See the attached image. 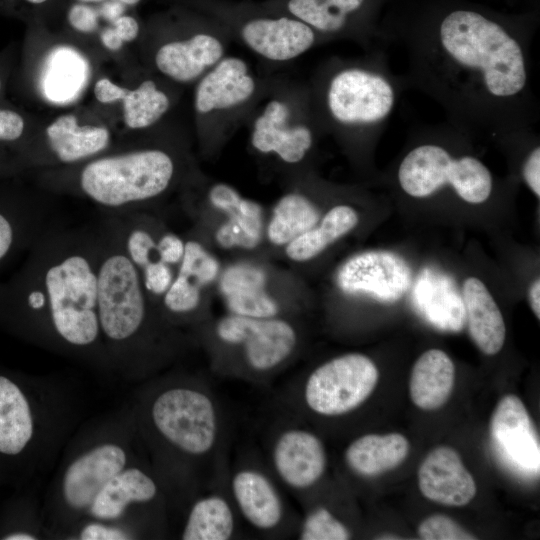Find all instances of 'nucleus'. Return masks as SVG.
Masks as SVG:
<instances>
[{
	"instance_id": "nucleus-23",
	"label": "nucleus",
	"mask_w": 540,
	"mask_h": 540,
	"mask_svg": "<svg viewBox=\"0 0 540 540\" xmlns=\"http://www.w3.org/2000/svg\"><path fill=\"white\" fill-rule=\"evenodd\" d=\"M159 495L156 479L143 467L130 463L99 491L85 516L124 524V517L133 507L150 505Z\"/></svg>"
},
{
	"instance_id": "nucleus-51",
	"label": "nucleus",
	"mask_w": 540,
	"mask_h": 540,
	"mask_svg": "<svg viewBox=\"0 0 540 540\" xmlns=\"http://www.w3.org/2000/svg\"><path fill=\"white\" fill-rule=\"evenodd\" d=\"M31 4H41V3H44L46 2L47 0H25Z\"/></svg>"
},
{
	"instance_id": "nucleus-43",
	"label": "nucleus",
	"mask_w": 540,
	"mask_h": 540,
	"mask_svg": "<svg viewBox=\"0 0 540 540\" xmlns=\"http://www.w3.org/2000/svg\"><path fill=\"white\" fill-rule=\"evenodd\" d=\"M67 18L71 27L81 33H91L98 27L97 13L87 4L77 3L72 5Z\"/></svg>"
},
{
	"instance_id": "nucleus-15",
	"label": "nucleus",
	"mask_w": 540,
	"mask_h": 540,
	"mask_svg": "<svg viewBox=\"0 0 540 540\" xmlns=\"http://www.w3.org/2000/svg\"><path fill=\"white\" fill-rule=\"evenodd\" d=\"M214 334L223 345L236 348L246 375L262 376L279 368L293 354L297 333L288 321L228 314L215 325Z\"/></svg>"
},
{
	"instance_id": "nucleus-25",
	"label": "nucleus",
	"mask_w": 540,
	"mask_h": 540,
	"mask_svg": "<svg viewBox=\"0 0 540 540\" xmlns=\"http://www.w3.org/2000/svg\"><path fill=\"white\" fill-rule=\"evenodd\" d=\"M38 412L28 394L12 378L0 374V454L18 456L38 431Z\"/></svg>"
},
{
	"instance_id": "nucleus-10",
	"label": "nucleus",
	"mask_w": 540,
	"mask_h": 540,
	"mask_svg": "<svg viewBox=\"0 0 540 540\" xmlns=\"http://www.w3.org/2000/svg\"><path fill=\"white\" fill-rule=\"evenodd\" d=\"M143 414L158 444L184 460L203 459L218 443V407L196 384L177 382L159 388L145 404Z\"/></svg>"
},
{
	"instance_id": "nucleus-1",
	"label": "nucleus",
	"mask_w": 540,
	"mask_h": 540,
	"mask_svg": "<svg viewBox=\"0 0 540 540\" xmlns=\"http://www.w3.org/2000/svg\"><path fill=\"white\" fill-rule=\"evenodd\" d=\"M528 28L453 5L380 27V44L402 48L407 86L435 101L449 124L466 135L505 140L529 135L539 119Z\"/></svg>"
},
{
	"instance_id": "nucleus-19",
	"label": "nucleus",
	"mask_w": 540,
	"mask_h": 540,
	"mask_svg": "<svg viewBox=\"0 0 540 540\" xmlns=\"http://www.w3.org/2000/svg\"><path fill=\"white\" fill-rule=\"evenodd\" d=\"M492 442L514 470L529 475L539 471V440L530 415L514 394L503 396L490 420Z\"/></svg>"
},
{
	"instance_id": "nucleus-31",
	"label": "nucleus",
	"mask_w": 540,
	"mask_h": 540,
	"mask_svg": "<svg viewBox=\"0 0 540 540\" xmlns=\"http://www.w3.org/2000/svg\"><path fill=\"white\" fill-rule=\"evenodd\" d=\"M358 222L359 216L353 207L336 205L313 228L288 243L285 253L292 261L310 260L350 232Z\"/></svg>"
},
{
	"instance_id": "nucleus-47",
	"label": "nucleus",
	"mask_w": 540,
	"mask_h": 540,
	"mask_svg": "<svg viewBox=\"0 0 540 540\" xmlns=\"http://www.w3.org/2000/svg\"><path fill=\"white\" fill-rule=\"evenodd\" d=\"M528 300H529V304L534 315L539 320L540 319V279L534 280L533 283L530 285L529 290H528Z\"/></svg>"
},
{
	"instance_id": "nucleus-11",
	"label": "nucleus",
	"mask_w": 540,
	"mask_h": 540,
	"mask_svg": "<svg viewBox=\"0 0 540 540\" xmlns=\"http://www.w3.org/2000/svg\"><path fill=\"white\" fill-rule=\"evenodd\" d=\"M195 12L179 29L161 33L152 43L154 73L175 86L194 85L228 54L233 42L218 21Z\"/></svg>"
},
{
	"instance_id": "nucleus-37",
	"label": "nucleus",
	"mask_w": 540,
	"mask_h": 540,
	"mask_svg": "<svg viewBox=\"0 0 540 540\" xmlns=\"http://www.w3.org/2000/svg\"><path fill=\"white\" fill-rule=\"evenodd\" d=\"M231 314L251 318H273L279 313L276 300L265 288H252L224 296Z\"/></svg>"
},
{
	"instance_id": "nucleus-24",
	"label": "nucleus",
	"mask_w": 540,
	"mask_h": 540,
	"mask_svg": "<svg viewBox=\"0 0 540 540\" xmlns=\"http://www.w3.org/2000/svg\"><path fill=\"white\" fill-rule=\"evenodd\" d=\"M230 489L238 512L253 528L270 532L283 522V499L262 470L252 466L238 469L231 478Z\"/></svg>"
},
{
	"instance_id": "nucleus-6",
	"label": "nucleus",
	"mask_w": 540,
	"mask_h": 540,
	"mask_svg": "<svg viewBox=\"0 0 540 540\" xmlns=\"http://www.w3.org/2000/svg\"><path fill=\"white\" fill-rule=\"evenodd\" d=\"M438 126L422 131L401 158L396 170L400 189L422 199L448 188L467 203L486 202L494 189L491 171L476 156L450 147L448 122Z\"/></svg>"
},
{
	"instance_id": "nucleus-33",
	"label": "nucleus",
	"mask_w": 540,
	"mask_h": 540,
	"mask_svg": "<svg viewBox=\"0 0 540 540\" xmlns=\"http://www.w3.org/2000/svg\"><path fill=\"white\" fill-rule=\"evenodd\" d=\"M32 146L24 115L0 104V178L17 177L30 168Z\"/></svg>"
},
{
	"instance_id": "nucleus-4",
	"label": "nucleus",
	"mask_w": 540,
	"mask_h": 540,
	"mask_svg": "<svg viewBox=\"0 0 540 540\" xmlns=\"http://www.w3.org/2000/svg\"><path fill=\"white\" fill-rule=\"evenodd\" d=\"M182 158L175 147L154 143L48 172L44 181L51 190L78 195L106 213L137 211L177 184Z\"/></svg>"
},
{
	"instance_id": "nucleus-48",
	"label": "nucleus",
	"mask_w": 540,
	"mask_h": 540,
	"mask_svg": "<svg viewBox=\"0 0 540 540\" xmlns=\"http://www.w3.org/2000/svg\"><path fill=\"white\" fill-rule=\"evenodd\" d=\"M2 539L4 540H36L39 539L38 535L24 531H14L5 534Z\"/></svg>"
},
{
	"instance_id": "nucleus-3",
	"label": "nucleus",
	"mask_w": 540,
	"mask_h": 540,
	"mask_svg": "<svg viewBox=\"0 0 540 540\" xmlns=\"http://www.w3.org/2000/svg\"><path fill=\"white\" fill-rule=\"evenodd\" d=\"M307 83L322 132L350 146L376 140L408 87L403 75L391 70L382 47L358 57H329Z\"/></svg>"
},
{
	"instance_id": "nucleus-14",
	"label": "nucleus",
	"mask_w": 540,
	"mask_h": 540,
	"mask_svg": "<svg viewBox=\"0 0 540 540\" xmlns=\"http://www.w3.org/2000/svg\"><path fill=\"white\" fill-rule=\"evenodd\" d=\"M266 8L293 17L315 31L326 43L350 40L365 51L380 46L374 20L377 0H259Z\"/></svg>"
},
{
	"instance_id": "nucleus-35",
	"label": "nucleus",
	"mask_w": 540,
	"mask_h": 540,
	"mask_svg": "<svg viewBox=\"0 0 540 540\" xmlns=\"http://www.w3.org/2000/svg\"><path fill=\"white\" fill-rule=\"evenodd\" d=\"M219 263L198 241H185V250L177 272L195 281L201 288L212 283L219 273Z\"/></svg>"
},
{
	"instance_id": "nucleus-36",
	"label": "nucleus",
	"mask_w": 540,
	"mask_h": 540,
	"mask_svg": "<svg viewBox=\"0 0 540 540\" xmlns=\"http://www.w3.org/2000/svg\"><path fill=\"white\" fill-rule=\"evenodd\" d=\"M349 529L325 507L311 509L302 520L298 538L301 540H347Z\"/></svg>"
},
{
	"instance_id": "nucleus-49",
	"label": "nucleus",
	"mask_w": 540,
	"mask_h": 540,
	"mask_svg": "<svg viewBox=\"0 0 540 540\" xmlns=\"http://www.w3.org/2000/svg\"><path fill=\"white\" fill-rule=\"evenodd\" d=\"M5 84H6V73L0 69V97L3 94Z\"/></svg>"
},
{
	"instance_id": "nucleus-38",
	"label": "nucleus",
	"mask_w": 540,
	"mask_h": 540,
	"mask_svg": "<svg viewBox=\"0 0 540 540\" xmlns=\"http://www.w3.org/2000/svg\"><path fill=\"white\" fill-rule=\"evenodd\" d=\"M266 274L263 269L250 263H238L228 267L220 278L219 288L223 296L252 288H265Z\"/></svg>"
},
{
	"instance_id": "nucleus-45",
	"label": "nucleus",
	"mask_w": 540,
	"mask_h": 540,
	"mask_svg": "<svg viewBox=\"0 0 540 540\" xmlns=\"http://www.w3.org/2000/svg\"><path fill=\"white\" fill-rule=\"evenodd\" d=\"M112 26L124 43L134 41L140 33V25L138 21L129 15L117 17L113 20Z\"/></svg>"
},
{
	"instance_id": "nucleus-52",
	"label": "nucleus",
	"mask_w": 540,
	"mask_h": 540,
	"mask_svg": "<svg viewBox=\"0 0 540 540\" xmlns=\"http://www.w3.org/2000/svg\"><path fill=\"white\" fill-rule=\"evenodd\" d=\"M78 1L88 3V2H100L102 0H78Z\"/></svg>"
},
{
	"instance_id": "nucleus-29",
	"label": "nucleus",
	"mask_w": 540,
	"mask_h": 540,
	"mask_svg": "<svg viewBox=\"0 0 540 540\" xmlns=\"http://www.w3.org/2000/svg\"><path fill=\"white\" fill-rule=\"evenodd\" d=\"M88 71L81 54L70 47H58L42 65L39 77L42 94L53 103H68L83 89Z\"/></svg>"
},
{
	"instance_id": "nucleus-13",
	"label": "nucleus",
	"mask_w": 540,
	"mask_h": 540,
	"mask_svg": "<svg viewBox=\"0 0 540 540\" xmlns=\"http://www.w3.org/2000/svg\"><path fill=\"white\" fill-rule=\"evenodd\" d=\"M378 379V368L369 357L360 353L344 354L310 373L303 385V401L318 415L341 416L363 404Z\"/></svg>"
},
{
	"instance_id": "nucleus-16",
	"label": "nucleus",
	"mask_w": 540,
	"mask_h": 540,
	"mask_svg": "<svg viewBox=\"0 0 540 540\" xmlns=\"http://www.w3.org/2000/svg\"><path fill=\"white\" fill-rule=\"evenodd\" d=\"M47 206L18 176L0 178V281L54 224Z\"/></svg>"
},
{
	"instance_id": "nucleus-26",
	"label": "nucleus",
	"mask_w": 540,
	"mask_h": 540,
	"mask_svg": "<svg viewBox=\"0 0 540 540\" xmlns=\"http://www.w3.org/2000/svg\"><path fill=\"white\" fill-rule=\"evenodd\" d=\"M464 317L469 335L486 355H495L503 347L506 327L502 313L482 281L469 277L463 289Z\"/></svg>"
},
{
	"instance_id": "nucleus-40",
	"label": "nucleus",
	"mask_w": 540,
	"mask_h": 540,
	"mask_svg": "<svg viewBox=\"0 0 540 540\" xmlns=\"http://www.w3.org/2000/svg\"><path fill=\"white\" fill-rule=\"evenodd\" d=\"M74 538L80 540H127L136 538V533L126 524L88 519L80 522Z\"/></svg>"
},
{
	"instance_id": "nucleus-44",
	"label": "nucleus",
	"mask_w": 540,
	"mask_h": 540,
	"mask_svg": "<svg viewBox=\"0 0 540 540\" xmlns=\"http://www.w3.org/2000/svg\"><path fill=\"white\" fill-rule=\"evenodd\" d=\"M521 175L526 185L540 197V146L535 144L524 158Z\"/></svg>"
},
{
	"instance_id": "nucleus-28",
	"label": "nucleus",
	"mask_w": 540,
	"mask_h": 540,
	"mask_svg": "<svg viewBox=\"0 0 540 540\" xmlns=\"http://www.w3.org/2000/svg\"><path fill=\"white\" fill-rule=\"evenodd\" d=\"M409 448L408 439L400 433L366 434L349 444L344 459L355 474L374 477L399 466Z\"/></svg>"
},
{
	"instance_id": "nucleus-5",
	"label": "nucleus",
	"mask_w": 540,
	"mask_h": 540,
	"mask_svg": "<svg viewBox=\"0 0 540 540\" xmlns=\"http://www.w3.org/2000/svg\"><path fill=\"white\" fill-rule=\"evenodd\" d=\"M98 239V320L109 366L123 370L144 363L155 340L159 313L140 276L105 219Z\"/></svg>"
},
{
	"instance_id": "nucleus-32",
	"label": "nucleus",
	"mask_w": 540,
	"mask_h": 540,
	"mask_svg": "<svg viewBox=\"0 0 540 540\" xmlns=\"http://www.w3.org/2000/svg\"><path fill=\"white\" fill-rule=\"evenodd\" d=\"M317 206L304 193L291 191L276 203L267 226L268 240L278 246L287 245L319 221Z\"/></svg>"
},
{
	"instance_id": "nucleus-17",
	"label": "nucleus",
	"mask_w": 540,
	"mask_h": 540,
	"mask_svg": "<svg viewBox=\"0 0 540 540\" xmlns=\"http://www.w3.org/2000/svg\"><path fill=\"white\" fill-rule=\"evenodd\" d=\"M412 281L411 269L398 254L371 250L350 257L339 268L338 287L347 294H363L381 302L399 300Z\"/></svg>"
},
{
	"instance_id": "nucleus-42",
	"label": "nucleus",
	"mask_w": 540,
	"mask_h": 540,
	"mask_svg": "<svg viewBox=\"0 0 540 540\" xmlns=\"http://www.w3.org/2000/svg\"><path fill=\"white\" fill-rule=\"evenodd\" d=\"M185 250V240L172 232L157 235V254L159 260L178 268Z\"/></svg>"
},
{
	"instance_id": "nucleus-27",
	"label": "nucleus",
	"mask_w": 540,
	"mask_h": 540,
	"mask_svg": "<svg viewBox=\"0 0 540 540\" xmlns=\"http://www.w3.org/2000/svg\"><path fill=\"white\" fill-rule=\"evenodd\" d=\"M455 383V366L440 349H429L415 361L409 380L412 402L422 410H436L450 397Z\"/></svg>"
},
{
	"instance_id": "nucleus-9",
	"label": "nucleus",
	"mask_w": 540,
	"mask_h": 540,
	"mask_svg": "<svg viewBox=\"0 0 540 540\" xmlns=\"http://www.w3.org/2000/svg\"><path fill=\"white\" fill-rule=\"evenodd\" d=\"M192 5L218 21L233 42L270 67L293 62L314 47L325 44L303 22L272 11L259 1L194 0Z\"/></svg>"
},
{
	"instance_id": "nucleus-50",
	"label": "nucleus",
	"mask_w": 540,
	"mask_h": 540,
	"mask_svg": "<svg viewBox=\"0 0 540 540\" xmlns=\"http://www.w3.org/2000/svg\"><path fill=\"white\" fill-rule=\"evenodd\" d=\"M117 3H120V4H124V5H136L137 3H139L141 0H113Z\"/></svg>"
},
{
	"instance_id": "nucleus-21",
	"label": "nucleus",
	"mask_w": 540,
	"mask_h": 540,
	"mask_svg": "<svg viewBox=\"0 0 540 540\" xmlns=\"http://www.w3.org/2000/svg\"><path fill=\"white\" fill-rule=\"evenodd\" d=\"M45 154L37 166H73L104 154L111 144L109 129L100 125H81L73 114L55 118L45 128Z\"/></svg>"
},
{
	"instance_id": "nucleus-41",
	"label": "nucleus",
	"mask_w": 540,
	"mask_h": 540,
	"mask_svg": "<svg viewBox=\"0 0 540 540\" xmlns=\"http://www.w3.org/2000/svg\"><path fill=\"white\" fill-rule=\"evenodd\" d=\"M206 197L211 206L226 214L236 209L244 198L234 187L224 182L212 183L206 191Z\"/></svg>"
},
{
	"instance_id": "nucleus-30",
	"label": "nucleus",
	"mask_w": 540,
	"mask_h": 540,
	"mask_svg": "<svg viewBox=\"0 0 540 540\" xmlns=\"http://www.w3.org/2000/svg\"><path fill=\"white\" fill-rule=\"evenodd\" d=\"M236 529L232 505L223 495L198 498L190 507L180 535L183 540H227Z\"/></svg>"
},
{
	"instance_id": "nucleus-12",
	"label": "nucleus",
	"mask_w": 540,
	"mask_h": 540,
	"mask_svg": "<svg viewBox=\"0 0 540 540\" xmlns=\"http://www.w3.org/2000/svg\"><path fill=\"white\" fill-rule=\"evenodd\" d=\"M124 440L120 436L103 437L69 458L55 493L66 522L84 517L99 491L132 463L129 444Z\"/></svg>"
},
{
	"instance_id": "nucleus-18",
	"label": "nucleus",
	"mask_w": 540,
	"mask_h": 540,
	"mask_svg": "<svg viewBox=\"0 0 540 540\" xmlns=\"http://www.w3.org/2000/svg\"><path fill=\"white\" fill-rule=\"evenodd\" d=\"M270 458L279 480L295 492L313 487L327 467V453L321 439L296 426L286 427L274 437Z\"/></svg>"
},
{
	"instance_id": "nucleus-7",
	"label": "nucleus",
	"mask_w": 540,
	"mask_h": 540,
	"mask_svg": "<svg viewBox=\"0 0 540 540\" xmlns=\"http://www.w3.org/2000/svg\"><path fill=\"white\" fill-rule=\"evenodd\" d=\"M273 76L258 74L244 58L227 54L193 85L194 122L205 151L220 148L245 126Z\"/></svg>"
},
{
	"instance_id": "nucleus-22",
	"label": "nucleus",
	"mask_w": 540,
	"mask_h": 540,
	"mask_svg": "<svg viewBox=\"0 0 540 540\" xmlns=\"http://www.w3.org/2000/svg\"><path fill=\"white\" fill-rule=\"evenodd\" d=\"M418 486L425 498L455 507L467 505L477 491L460 455L449 446H438L427 454L418 469Z\"/></svg>"
},
{
	"instance_id": "nucleus-2",
	"label": "nucleus",
	"mask_w": 540,
	"mask_h": 540,
	"mask_svg": "<svg viewBox=\"0 0 540 540\" xmlns=\"http://www.w3.org/2000/svg\"><path fill=\"white\" fill-rule=\"evenodd\" d=\"M94 227L50 226L0 281V322L59 353L108 365L98 320Z\"/></svg>"
},
{
	"instance_id": "nucleus-34",
	"label": "nucleus",
	"mask_w": 540,
	"mask_h": 540,
	"mask_svg": "<svg viewBox=\"0 0 540 540\" xmlns=\"http://www.w3.org/2000/svg\"><path fill=\"white\" fill-rule=\"evenodd\" d=\"M229 219L215 233L217 243L223 248H255L262 235V207L247 198L227 214Z\"/></svg>"
},
{
	"instance_id": "nucleus-20",
	"label": "nucleus",
	"mask_w": 540,
	"mask_h": 540,
	"mask_svg": "<svg viewBox=\"0 0 540 540\" xmlns=\"http://www.w3.org/2000/svg\"><path fill=\"white\" fill-rule=\"evenodd\" d=\"M171 86L158 75L142 79L133 88L102 77L95 82L93 93L102 104L120 102L126 127L142 131L156 126L170 111L174 103Z\"/></svg>"
},
{
	"instance_id": "nucleus-46",
	"label": "nucleus",
	"mask_w": 540,
	"mask_h": 540,
	"mask_svg": "<svg viewBox=\"0 0 540 540\" xmlns=\"http://www.w3.org/2000/svg\"><path fill=\"white\" fill-rule=\"evenodd\" d=\"M100 41L102 45L110 51H118L124 44L112 25L101 31Z\"/></svg>"
},
{
	"instance_id": "nucleus-8",
	"label": "nucleus",
	"mask_w": 540,
	"mask_h": 540,
	"mask_svg": "<svg viewBox=\"0 0 540 540\" xmlns=\"http://www.w3.org/2000/svg\"><path fill=\"white\" fill-rule=\"evenodd\" d=\"M245 126L254 152L286 166L302 164L323 134L308 83L278 75Z\"/></svg>"
},
{
	"instance_id": "nucleus-39",
	"label": "nucleus",
	"mask_w": 540,
	"mask_h": 540,
	"mask_svg": "<svg viewBox=\"0 0 540 540\" xmlns=\"http://www.w3.org/2000/svg\"><path fill=\"white\" fill-rule=\"evenodd\" d=\"M418 535L424 540L477 539L456 521L442 514H434L424 519L418 526Z\"/></svg>"
}]
</instances>
